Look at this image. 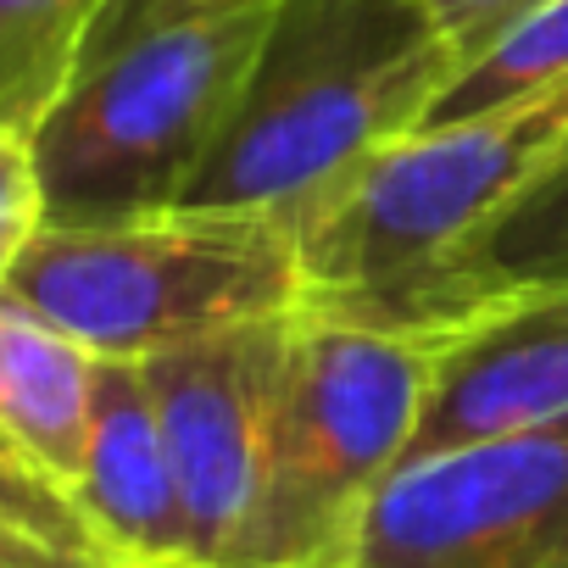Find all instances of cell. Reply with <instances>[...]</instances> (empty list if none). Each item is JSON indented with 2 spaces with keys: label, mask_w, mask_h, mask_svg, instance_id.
Listing matches in <instances>:
<instances>
[{
  "label": "cell",
  "mask_w": 568,
  "mask_h": 568,
  "mask_svg": "<svg viewBox=\"0 0 568 568\" xmlns=\"http://www.w3.org/2000/svg\"><path fill=\"white\" fill-rule=\"evenodd\" d=\"M291 318L240 324L173 352L145 357L151 407L168 440V463L179 479L184 535L195 568H234L267 452L273 385L291 341Z\"/></svg>",
  "instance_id": "cell-7"
},
{
  "label": "cell",
  "mask_w": 568,
  "mask_h": 568,
  "mask_svg": "<svg viewBox=\"0 0 568 568\" xmlns=\"http://www.w3.org/2000/svg\"><path fill=\"white\" fill-rule=\"evenodd\" d=\"M95 363V352L45 324L12 291H0V429L68 490L84 468Z\"/></svg>",
  "instance_id": "cell-10"
},
{
  "label": "cell",
  "mask_w": 568,
  "mask_h": 568,
  "mask_svg": "<svg viewBox=\"0 0 568 568\" xmlns=\"http://www.w3.org/2000/svg\"><path fill=\"white\" fill-rule=\"evenodd\" d=\"M140 568H195V562H140Z\"/></svg>",
  "instance_id": "cell-18"
},
{
  "label": "cell",
  "mask_w": 568,
  "mask_h": 568,
  "mask_svg": "<svg viewBox=\"0 0 568 568\" xmlns=\"http://www.w3.org/2000/svg\"><path fill=\"white\" fill-rule=\"evenodd\" d=\"M0 540H23V546H45L62 557H84V562H106L95 529L84 524L73 490L45 474L7 429H0Z\"/></svg>",
  "instance_id": "cell-14"
},
{
  "label": "cell",
  "mask_w": 568,
  "mask_h": 568,
  "mask_svg": "<svg viewBox=\"0 0 568 568\" xmlns=\"http://www.w3.org/2000/svg\"><path fill=\"white\" fill-rule=\"evenodd\" d=\"M557 145H568V84L474 123L402 134L296 223L302 313L452 341L463 329L457 251Z\"/></svg>",
  "instance_id": "cell-3"
},
{
  "label": "cell",
  "mask_w": 568,
  "mask_h": 568,
  "mask_svg": "<svg viewBox=\"0 0 568 568\" xmlns=\"http://www.w3.org/2000/svg\"><path fill=\"white\" fill-rule=\"evenodd\" d=\"M562 284H568V145H557L535 168V179L452 262V296L463 329L513 296L562 291Z\"/></svg>",
  "instance_id": "cell-11"
},
{
  "label": "cell",
  "mask_w": 568,
  "mask_h": 568,
  "mask_svg": "<svg viewBox=\"0 0 568 568\" xmlns=\"http://www.w3.org/2000/svg\"><path fill=\"white\" fill-rule=\"evenodd\" d=\"M457 68L429 0H273L245 90L179 206L302 223L413 134Z\"/></svg>",
  "instance_id": "cell-1"
},
{
  "label": "cell",
  "mask_w": 568,
  "mask_h": 568,
  "mask_svg": "<svg viewBox=\"0 0 568 568\" xmlns=\"http://www.w3.org/2000/svg\"><path fill=\"white\" fill-rule=\"evenodd\" d=\"M7 291L84 352L145 363L296 313V223L206 206H168L123 223H45Z\"/></svg>",
  "instance_id": "cell-4"
},
{
  "label": "cell",
  "mask_w": 568,
  "mask_h": 568,
  "mask_svg": "<svg viewBox=\"0 0 568 568\" xmlns=\"http://www.w3.org/2000/svg\"><path fill=\"white\" fill-rule=\"evenodd\" d=\"M540 0H429L435 23L446 29V40L457 45L463 62H474L479 51H490L524 12H535Z\"/></svg>",
  "instance_id": "cell-16"
},
{
  "label": "cell",
  "mask_w": 568,
  "mask_h": 568,
  "mask_svg": "<svg viewBox=\"0 0 568 568\" xmlns=\"http://www.w3.org/2000/svg\"><path fill=\"white\" fill-rule=\"evenodd\" d=\"M440 346L296 307L234 568H341L357 518L418 435Z\"/></svg>",
  "instance_id": "cell-5"
},
{
  "label": "cell",
  "mask_w": 568,
  "mask_h": 568,
  "mask_svg": "<svg viewBox=\"0 0 568 568\" xmlns=\"http://www.w3.org/2000/svg\"><path fill=\"white\" fill-rule=\"evenodd\" d=\"M40 229H45V184L34 162V134L0 123V291L12 284Z\"/></svg>",
  "instance_id": "cell-15"
},
{
  "label": "cell",
  "mask_w": 568,
  "mask_h": 568,
  "mask_svg": "<svg viewBox=\"0 0 568 568\" xmlns=\"http://www.w3.org/2000/svg\"><path fill=\"white\" fill-rule=\"evenodd\" d=\"M273 0H106L34 129L45 223H123L184 201L223 134Z\"/></svg>",
  "instance_id": "cell-2"
},
{
  "label": "cell",
  "mask_w": 568,
  "mask_h": 568,
  "mask_svg": "<svg viewBox=\"0 0 568 568\" xmlns=\"http://www.w3.org/2000/svg\"><path fill=\"white\" fill-rule=\"evenodd\" d=\"M341 568H568V424L402 463Z\"/></svg>",
  "instance_id": "cell-6"
},
{
  "label": "cell",
  "mask_w": 568,
  "mask_h": 568,
  "mask_svg": "<svg viewBox=\"0 0 568 568\" xmlns=\"http://www.w3.org/2000/svg\"><path fill=\"white\" fill-rule=\"evenodd\" d=\"M557 84H568V0H540L490 51H479L474 62L452 73V84L435 95L418 129L474 123V118L524 106Z\"/></svg>",
  "instance_id": "cell-12"
},
{
  "label": "cell",
  "mask_w": 568,
  "mask_h": 568,
  "mask_svg": "<svg viewBox=\"0 0 568 568\" xmlns=\"http://www.w3.org/2000/svg\"><path fill=\"white\" fill-rule=\"evenodd\" d=\"M0 568H106V562L62 557V551H45V546H23V540H0Z\"/></svg>",
  "instance_id": "cell-17"
},
{
  "label": "cell",
  "mask_w": 568,
  "mask_h": 568,
  "mask_svg": "<svg viewBox=\"0 0 568 568\" xmlns=\"http://www.w3.org/2000/svg\"><path fill=\"white\" fill-rule=\"evenodd\" d=\"M546 424H568V284L513 296L440 346L402 463Z\"/></svg>",
  "instance_id": "cell-8"
},
{
  "label": "cell",
  "mask_w": 568,
  "mask_h": 568,
  "mask_svg": "<svg viewBox=\"0 0 568 568\" xmlns=\"http://www.w3.org/2000/svg\"><path fill=\"white\" fill-rule=\"evenodd\" d=\"M73 501L95 529L101 551L112 557V568L190 562L179 479L140 363H118V357L95 363L90 440H84Z\"/></svg>",
  "instance_id": "cell-9"
},
{
  "label": "cell",
  "mask_w": 568,
  "mask_h": 568,
  "mask_svg": "<svg viewBox=\"0 0 568 568\" xmlns=\"http://www.w3.org/2000/svg\"><path fill=\"white\" fill-rule=\"evenodd\" d=\"M106 0H0V123L34 134Z\"/></svg>",
  "instance_id": "cell-13"
}]
</instances>
